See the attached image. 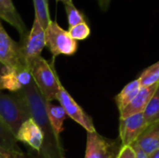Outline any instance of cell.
<instances>
[{"instance_id": "1", "label": "cell", "mask_w": 159, "mask_h": 158, "mask_svg": "<svg viewBox=\"0 0 159 158\" xmlns=\"http://www.w3.org/2000/svg\"><path fill=\"white\" fill-rule=\"evenodd\" d=\"M26 103L30 117L40 128L44 141L40 151L37 154L31 155L32 158H65L64 149L47 115L46 100L38 90L34 80L26 88L16 92Z\"/></svg>"}, {"instance_id": "2", "label": "cell", "mask_w": 159, "mask_h": 158, "mask_svg": "<svg viewBox=\"0 0 159 158\" xmlns=\"http://www.w3.org/2000/svg\"><path fill=\"white\" fill-rule=\"evenodd\" d=\"M33 80L38 90L48 102L57 100L60 78L54 67V61L48 62L41 56L29 63Z\"/></svg>"}, {"instance_id": "3", "label": "cell", "mask_w": 159, "mask_h": 158, "mask_svg": "<svg viewBox=\"0 0 159 158\" xmlns=\"http://www.w3.org/2000/svg\"><path fill=\"white\" fill-rule=\"evenodd\" d=\"M25 102L17 94L0 92V119L11 129L16 136L23 122L30 119Z\"/></svg>"}, {"instance_id": "4", "label": "cell", "mask_w": 159, "mask_h": 158, "mask_svg": "<svg viewBox=\"0 0 159 158\" xmlns=\"http://www.w3.org/2000/svg\"><path fill=\"white\" fill-rule=\"evenodd\" d=\"M46 47L51 52L53 59L60 55L72 56L77 51V41L73 39L68 31L62 29L55 20H50L45 29Z\"/></svg>"}, {"instance_id": "5", "label": "cell", "mask_w": 159, "mask_h": 158, "mask_svg": "<svg viewBox=\"0 0 159 158\" xmlns=\"http://www.w3.org/2000/svg\"><path fill=\"white\" fill-rule=\"evenodd\" d=\"M121 147L120 142L107 139L97 131L87 132L85 158H116Z\"/></svg>"}, {"instance_id": "6", "label": "cell", "mask_w": 159, "mask_h": 158, "mask_svg": "<svg viewBox=\"0 0 159 158\" xmlns=\"http://www.w3.org/2000/svg\"><path fill=\"white\" fill-rule=\"evenodd\" d=\"M20 46L23 60L28 67L32 61L41 56V52L46 47L45 29L35 17L31 30L26 36L20 39Z\"/></svg>"}, {"instance_id": "7", "label": "cell", "mask_w": 159, "mask_h": 158, "mask_svg": "<svg viewBox=\"0 0 159 158\" xmlns=\"http://www.w3.org/2000/svg\"><path fill=\"white\" fill-rule=\"evenodd\" d=\"M0 62L10 69H29L23 60L20 43L14 41L0 22Z\"/></svg>"}, {"instance_id": "8", "label": "cell", "mask_w": 159, "mask_h": 158, "mask_svg": "<svg viewBox=\"0 0 159 158\" xmlns=\"http://www.w3.org/2000/svg\"><path fill=\"white\" fill-rule=\"evenodd\" d=\"M57 101L60 102V105L64 109L67 116L72 118L75 122L79 124L87 132H95V127L92 121V118L88 115L84 110L77 104V102L73 99L69 92L64 88L60 81L59 91L57 96Z\"/></svg>"}, {"instance_id": "9", "label": "cell", "mask_w": 159, "mask_h": 158, "mask_svg": "<svg viewBox=\"0 0 159 158\" xmlns=\"http://www.w3.org/2000/svg\"><path fill=\"white\" fill-rule=\"evenodd\" d=\"M148 126L143 113L136 114L119 121V138L122 146H130Z\"/></svg>"}, {"instance_id": "10", "label": "cell", "mask_w": 159, "mask_h": 158, "mask_svg": "<svg viewBox=\"0 0 159 158\" xmlns=\"http://www.w3.org/2000/svg\"><path fill=\"white\" fill-rule=\"evenodd\" d=\"M16 139L18 142H21L34 151V154L31 155L37 154L40 151L44 141L40 128L32 118L22 123L16 134Z\"/></svg>"}, {"instance_id": "11", "label": "cell", "mask_w": 159, "mask_h": 158, "mask_svg": "<svg viewBox=\"0 0 159 158\" xmlns=\"http://www.w3.org/2000/svg\"><path fill=\"white\" fill-rule=\"evenodd\" d=\"M33 82V76L30 69H10L7 68L2 76L3 90L7 89L16 93L28 87Z\"/></svg>"}, {"instance_id": "12", "label": "cell", "mask_w": 159, "mask_h": 158, "mask_svg": "<svg viewBox=\"0 0 159 158\" xmlns=\"http://www.w3.org/2000/svg\"><path fill=\"white\" fill-rule=\"evenodd\" d=\"M159 83V82H158ZM158 83L149 86V87H142L138 94L135 98L122 110L120 111V118H126L130 115L143 113L146 109L147 105L149 104Z\"/></svg>"}, {"instance_id": "13", "label": "cell", "mask_w": 159, "mask_h": 158, "mask_svg": "<svg viewBox=\"0 0 159 158\" xmlns=\"http://www.w3.org/2000/svg\"><path fill=\"white\" fill-rule=\"evenodd\" d=\"M0 20H4L14 27L20 34V39L29 32L12 0H0Z\"/></svg>"}, {"instance_id": "14", "label": "cell", "mask_w": 159, "mask_h": 158, "mask_svg": "<svg viewBox=\"0 0 159 158\" xmlns=\"http://www.w3.org/2000/svg\"><path fill=\"white\" fill-rule=\"evenodd\" d=\"M134 143L148 156L157 151L159 148V119L148 124Z\"/></svg>"}, {"instance_id": "15", "label": "cell", "mask_w": 159, "mask_h": 158, "mask_svg": "<svg viewBox=\"0 0 159 158\" xmlns=\"http://www.w3.org/2000/svg\"><path fill=\"white\" fill-rule=\"evenodd\" d=\"M46 111H47L48 118L55 133L58 136H60L62 130L63 122L67 116L64 109L61 105H56L52 102L46 101Z\"/></svg>"}, {"instance_id": "16", "label": "cell", "mask_w": 159, "mask_h": 158, "mask_svg": "<svg viewBox=\"0 0 159 158\" xmlns=\"http://www.w3.org/2000/svg\"><path fill=\"white\" fill-rule=\"evenodd\" d=\"M0 147L11 154L22 155L23 152L18 144L16 136L11 129L0 119Z\"/></svg>"}, {"instance_id": "17", "label": "cell", "mask_w": 159, "mask_h": 158, "mask_svg": "<svg viewBox=\"0 0 159 158\" xmlns=\"http://www.w3.org/2000/svg\"><path fill=\"white\" fill-rule=\"evenodd\" d=\"M141 88H142V86H141L140 80H139V78H137V79L131 81L130 83H129L116 96L115 101H116V103L117 105L119 112L122 111L135 98V96L140 91Z\"/></svg>"}, {"instance_id": "18", "label": "cell", "mask_w": 159, "mask_h": 158, "mask_svg": "<svg viewBox=\"0 0 159 158\" xmlns=\"http://www.w3.org/2000/svg\"><path fill=\"white\" fill-rule=\"evenodd\" d=\"M34 7V17L39 20L44 29L49 23L50 16L48 10V0H33Z\"/></svg>"}, {"instance_id": "19", "label": "cell", "mask_w": 159, "mask_h": 158, "mask_svg": "<svg viewBox=\"0 0 159 158\" xmlns=\"http://www.w3.org/2000/svg\"><path fill=\"white\" fill-rule=\"evenodd\" d=\"M142 87H149L159 82V61L145 69L139 77Z\"/></svg>"}, {"instance_id": "20", "label": "cell", "mask_w": 159, "mask_h": 158, "mask_svg": "<svg viewBox=\"0 0 159 158\" xmlns=\"http://www.w3.org/2000/svg\"><path fill=\"white\" fill-rule=\"evenodd\" d=\"M159 113V83L157 85V88L149 102L147 105L146 109L143 112L144 118L147 121L148 124L154 122L157 116Z\"/></svg>"}, {"instance_id": "21", "label": "cell", "mask_w": 159, "mask_h": 158, "mask_svg": "<svg viewBox=\"0 0 159 158\" xmlns=\"http://www.w3.org/2000/svg\"><path fill=\"white\" fill-rule=\"evenodd\" d=\"M64 7H65V11H66L69 28L75 26L81 22L86 21L84 14L75 7L73 2L68 3V4H64Z\"/></svg>"}, {"instance_id": "22", "label": "cell", "mask_w": 159, "mask_h": 158, "mask_svg": "<svg viewBox=\"0 0 159 158\" xmlns=\"http://www.w3.org/2000/svg\"><path fill=\"white\" fill-rule=\"evenodd\" d=\"M69 34L75 40H85L90 34V28L86 21L69 28Z\"/></svg>"}, {"instance_id": "23", "label": "cell", "mask_w": 159, "mask_h": 158, "mask_svg": "<svg viewBox=\"0 0 159 158\" xmlns=\"http://www.w3.org/2000/svg\"><path fill=\"white\" fill-rule=\"evenodd\" d=\"M116 158H135V153L131 146H122Z\"/></svg>"}, {"instance_id": "24", "label": "cell", "mask_w": 159, "mask_h": 158, "mask_svg": "<svg viewBox=\"0 0 159 158\" xmlns=\"http://www.w3.org/2000/svg\"><path fill=\"white\" fill-rule=\"evenodd\" d=\"M130 146H131L132 149L134 150L135 158H149V156H148L143 150H142L136 143H132Z\"/></svg>"}, {"instance_id": "25", "label": "cell", "mask_w": 159, "mask_h": 158, "mask_svg": "<svg viewBox=\"0 0 159 158\" xmlns=\"http://www.w3.org/2000/svg\"><path fill=\"white\" fill-rule=\"evenodd\" d=\"M98 3H99V6L101 7V9L102 11H106L110 6V3H111V0H98Z\"/></svg>"}, {"instance_id": "26", "label": "cell", "mask_w": 159, "mask_h": 158, "mask_svg": "<svg viewBox=\"0 0 159 158\" xmlns=\"http://www.w3.org/2000/svg\"><path fill=\"white\" fill-rule=\"evenodd\" d=\"M15 154H11L0 147V158H14Z\"/></svg>"}, {"instance_id": "27", "label": "cell", "mask_w": 159, "mask_h": 158, "mask_svg": "<svg viewBox=\"0 0 159 158\" xmlns=\"http://www.w3.org/2000/svg\"><path fill=\"white\" fill-rule=\"evenodd\" d=\"M6 70H7V67L0 62V91L3 90V87H2V76L4 75Z\"/></svg>"}, {"instance_id": "28", "label": "cell", "mask_w": 159, "mask_h": 158, "mask_svg": "<svg viewBox=\"0 0 159 158\" xmlns=\"http://www.w3.org/2000/svg\"><path fill=\"white\" fill-rule=\"evenodd\" d=\"M149 158H159V148L151 155H149Z\"/></svg>"}, {"instance_id": "29", "label": "cell", "mask_w": 159, "mask_h": 158, "mask_svg": "<svg viewBox=\"0 0 159 158\" xmlns=\"http://www.w3.org/2000/svg\"><path fill=\"white\" fill-rule=\"evenodd\" d=\"M57 2H62L63 3V5L64 4H68V3H72L73 1L72 0H56Z\"/></svg>"}, {"instance_id": "30", "label": "cell", "mask_w": 159, "mask_h": 158, "mask_svg": "<svg viewBox=\"0 0 159 158\" xmlns=\"http://www.w3.org/2000/svg\"><path fill=\"white\" fill-rule=\"evenodd\" d=\"M14 158H25V156H24V154H22V155L15 154V156H14Z\"/></svg>"}, {"instance_id": "31", "label": "cell", "mask_w": 159, "mask_h": 158, "mask_svg": "<svg viewBox=\"0 0 159 158\" xmlns=\"http://www.w3.org/2000/svg\"><path fill=\"white\" fill-rule=\"evenodd\" d=\"M159 119V113H158V115H157V118H156V120H158ZM156 120H155V121H156Z\"/></svg>"}]
</instances>
